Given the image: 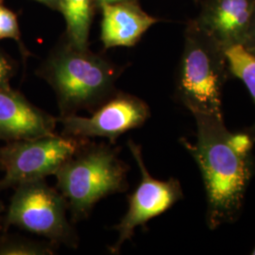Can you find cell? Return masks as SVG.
<instances>
[{
  "instance_id": "11",
  "label": "cell",
  "mask_w": 255,
  "mask_h": 255,
  "mask_svg": "<svg viewBox=\"0 0 255 255\" xmlns=\"http://www.w3.org/2000/svg\"><path fill=\"white\" fill-rule=\"evenodd\" d=\"M101 41L106 48L132 46L157 22L136 5L129 2L102 4Z\"/></svg>"
},
{
  "instance_id": "19",
  "label": "cell",
  "mask_w": 255,
  "mask_h": 255,
  "mask_svg": "<svg viewBox=\"0 0 255 255\" xmlns=\"http://www.w3.org/2000/svg\"><path fill=\"white\" fill-rule=\"evenodd\" d=\"M4 210H5L4 204H3V202H2L1 199H0V231H1V228H2V224H1V221H2V214H3Z\"/></svg>"
},
{
  "instance_id": "6",
  "label": "cell",
  "mask_w": 255,
  "mask_h": 255,
  "mask_svg": "<svg viewBox=\"0 0 255 255\" xmlns=\"http://www.w3.org/2000/svg\"><path fill=\"white\" fill-rule=\"evenodd\" d=\"M83 139L54 133L35 139L8 142L0 147V190L55 175L74 154Z\"/></svg>"
},
{
  "instance_id": "5",
  "label": "cell",
  "mask_w": 255,
  "mask_h": 255,
  "mask_svg": "<svg viewBox=\"0 0 255 255\" xmlns=\"http://www.w3.org/2000/svg\"><path fill=\"white\" fill-rule=\"evenodd\" d=\"M6 216L7 226H15L45 238L56 246H79V236L67 219L68 204L45 179L17 185Z\"/></svg>"
},
{
  "instance_id": "21",
  "label": "cell",
  "mask_w": 255,
  "mask_h": 255,
  "mask_svg": "<svg viewBox=\"0 0 255 255\" xmlns=\"http://www.w3.org/2000/svg\"><path fill=\"white\" fill-rule=\"evenodd\" d=\"M251 254H252V255H255V249H254V250H253V252H252V253H251Z\"/></svg>"
},
{
  "instance_id": "14",
  "label": "cell",
  "mask_w": 255,
  "mask_h": 255,
  "mask_svg": "<svg viewBox=\"0 0 255 255\" xmlns=\"http://www.w3.org/2000/svg\"><path fill=\"white\" fill-rule=\"evenodd\" d=\"M58 246L47 240L25 237H0V255H52Z\"/></svg>"
},
{
  "instance_id": "1",
  "label": "cell",
  "mask_w": 255,
  "mask_h": 255,
  "mask_svg": "<svg viewBox=\"0 0 255 255\" xmlns=\"http://www.w3.org/2000/svg\"><path fill=\"white\" fill-rule=\"evenodd\" d=\"M197 140L181 138L201 170L207 197L206 221L211 230L239 219L247 190L255 175L254 141L246 131L233 133L222 116L195 114Z\"/></svg>"
},
{
  "instance_id": "9",
  "label": "cell",
  "mask_w": 255,
  "mask_h": 255,
  "mask_svg": "<svg viewBox=\"0 0 255 255\" xmlns=\"http://www.w3.org/2000/svg\"><path fill=\"white\" fill-rule=\"evenodd\" d=\"M58 118L38 108L9 86L0 88V141L12 142L52 135Z\"/></svg>"
},
{
  "instance_id": "12",
  "label": "cell",
  "mask_w": 255,
  "mask_h": 255,
  "mask_svg": "<svg viewBox=\"0 0 255 255\" xmlns=\"http://www.w3.org/2000/svg\"><path fill=\"white\" fill-rule=\"evenodd\" d=\"M71 46L86 50L91 23L92 0H59Z\"/></svg>"
},
{
  "instance_id": "20",
  "label": "cell",
  "mask_w": 255,
  "mask_h": 255,
  "mask_svg": "<svg viewBox=\"0 0 255 255\" xmlns=\"http://www.w3.org/2000/svg\"><path fill=\"white\" fill-rule=\"evenodd\" d=\"M37 1H40V2H45V3H49V2H51L52 0H37Z\"/></svg>"
},
{
  "instance_id": "13",
  "label": "cell",
  "mask_w": 255,
  "mask_h": 255,
  "mask_svg": "<svg viewBox=\"0 0 255 255\" xmlns=\"http://www.w3.org/2000/svg\"><path fill=\"white\" fill-rule=\"evenodd\" d=\"M230 72L246 85L255 103V48H248L242 44L224 49ZM255 142V122L245 130Z\"/></svg>"
},
{
  "instance_id": "2",
  "label": "cell",
  "mask_w": 255,
  "mask_h": 255,
  "mask_svg": "<svg viewBox=\"0 0 255 255\" xmlns=\"http://www.w3.org/2000/svg\"><path fill=\"white\" fill-rule=\"evenodd\" d=\"M113 145L83 139L55 173L56 188L67 201L73 222L88 219L102 199L127 190L129 166Z\"/></svg>"
},
{
  "instance_id": "4",
  "label": "cell",
  "mask_w": 255,
  "mask_h": 255,
  "mask_svg": "<svg viewBox=\"0 0 255 255\" xmlns=\"http://www.w3.org/2000/svg\"><path fill=\"white\" fill-rule=\"evenodd\" d=\"M45 76L54 89L60 117L93 113L115 95L112 66L86 50L71 47L55 55Z\"/></svg>"
},
{
  "instance_id": "3",
  "label": "cell",
  "mask_w": 255,
  "mask_h": 255,
  "mask_svg": "<svg viewBox=\"0 0 255 255\" xmlns=\"http://www.w3.org/2000/svg\"><path fill=\"white\" fill-rule=\"evenodd\" d=\"M224 49L198 25L187 34L176 95L192 115L222 116L221 95L228 68Z\"/></svg>"
},
{
  "instance_id": "15",
  "label": "cell",
  "mask_w": 255,
  "mask_h": 255,
  "mask_svg": "<svg viewBox=\"0 0 255 255\" xmlns=\"http://www.w3.org/2000/svg\"><path fill=\"white\" fill-rule=\"evenodd\" d=\"M19 37L20 33L16 15L0 3V40H19Z\"/></svg>"
},
{
  "instance_id": "10",
  "label": "cell",
  "mask_w": 255,
  "mask_h": 255,
  "mask_svg": "<svg viewBox=\"0 0 255 255\" xmlns=\"http://www.w3.org/2000/svg\"><path fill=\"white\" fill-rule=\"evenodd\" d=\"M255 6V0H207L198 26L224 48L242 44Z\"/></svg>"
},
{
  "instance_id": "17",
  "label": "cell",
  "mask_w": 255,
  "mask_h": 255,
  "mask_svg": "<svg viewBox=\"0 0 255 255\" xmlns=\"http://www.w3.org/2000/svg\"><path fill=\"white\" fill-rule=\"evenodd\" d=\"M243 46H246L248 48H255V6L253 15L250 21V25L247 30L246 36L242 43Z\"/></svg>"
},
{
  "instance_id": "8",
  "label": "cell",
  "mask_w": 255,
  "mask_h": 255,
  "mask_svg": "<svg viewBox=\"0 0 255 255\" xmlns=\"http://www.w3.org/2000/svg\"><path fill=\"white\" fill-rule=\"evenodd\" d=\"M150 117L146 102L128 94H115L95 110L91 117H59L62 133L77 139L107 138L111 144L130 129L141 127Z\"/></svg>"
},
{
  "instance_id": "7",
  "label": "cell",
  "mask_w": 255,
  "mask_h": 255,
  "mask_svg": "<svg viewBox=\"0 0 255 255\" xmlns=\"http://www.w3.org/2000/svg\"><path fill=\"white\" fill-rule=\"evenodd\" d=\"M128 147L136 162L141 174V181L136 189L128 197L126 214L114 230L118 232L117 241L109 247V253L119 255L124 243L130 240L139 226H145L150 219L164 214L183 198L180 182L170 178L167 181L154 179L148 170L140 145L129 140Z\"/></svg>"
},
{
  "instance_id": "16",
  "label": "cell",
  "mask_w": 255,
  "mask_h": 255,
  "mask_svg": "<svg viewBox=\"0 0 255 255\" xmlns=\"http://www.w3.org/2000/svg\"><path fill=\"white\" fill-rule=\"evenodd\" d=\"M12 73V66L4 55L0 53V88L8 87L9 80Z\"/></svg>"
},
{
  "instance_id": "18",
  "label": "cell",
  "mask_w": 255,
  "mask_h": 255,
  "mask_svg": "<svg viewBox=\"0 0 255 255\" xmlns=\"http://www.w3.org/2000/svg\"><path fill=\"white\" fill-rule=\"evenodd\" d=\"M101 5L102 4H114V3H119V2H125L127 0H100Z\"/></svg>"
}]
</instances>
